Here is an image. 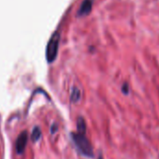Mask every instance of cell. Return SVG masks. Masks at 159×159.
I'll list each match as a JSON object with an SVG mask.
<instances>
[{"label":"cell","instance_id":"obj_4","mask_svg":"<svg viewBox=\"0 0 159 159\" xmlns=\"http://www.w3.org/2000/svg\"><path fill=\"white\" fill-rule=\"evenodd\" d=\"M93 4H94V0H84L83 3L81 4V6H80V9L77 12V15L79 17L88 15L92 11Z\"/></svg>","mask_w":159,"mask_h":159},{"label":"cell","instance_id":"obj_3","mask_svg":"<svg viewBox=\"0 0 159 159\" xmlns=\"http://www.w3.org/2000/svg\"><path fill=\"white\" fill-rule=\"evenodd\" d=\"M27 141H28V134L26 131H23L18 136L17 140H16V152L19 154H22L25 152Z\"/></svg>","mask_w":159,"mask_h":159},{"label":"cell","instance_id":"obj_8","mask_svg":"<svg viewBox=\"0 0 159 159\" xmlns=\"http://www.w3.org/2000/svg\"><path fill=\"white\" fill-rule=\"evenodd\" d=\"M122 91H123V93L125 94V95H128L129 94V85H128V84H124L123 85H122Z\"/></svg>","mask_w":159,"mask_h":159},{"label":"cell","instance_id":"obj_2","mask_svg":"<svg viewBox=\"0 0 159 159\" xmlns=\"http://www.w3.org/2000/svg\"><path fill=\"white\" fill-rule=\"evenodd\" d=\"M59 42H60V34L58 32H54L52 35L46 48V59L49 63H52L55 60L58 52Z\"/></svg>","mask_w":159,"mask_h":159},{"label":"cell","instance_id":"obj_7","mask_svg":"<svg viewBox=\"0 0 159 159\" xmlns=\"http://www.w3.org/2000/svg\"><path fill=\"white\" fill-rule=\"evenodd\" d=\"M41 137V130L39 126H36L34 127L33 131H32V134H31V139L33 141H38Z\"/></svg>","mask_w":159,"mask_h":159},{"label":"cell","instance_id":"obj_10","mask_svg":"<svg viewBox=\"0 0 159 159\" xmlns=\"http://www.w3.org/2000/svg\"><path fill=\"white\" fill-rule=\"evenodd\" d=\"M98 159H103V157H102V156H101V155H100V156H99V157H98Z\"/></svg>","mask_w":159,"mask_h":159},{"label":"cell","instance_id":"obj_9","mask_svg":"<svg viewBox=\"0 0 159 159\" xmlns=\"http://www.w3.org/2000/svg\"><path fill=\"white\" fill-rule=\"evenodd\" d=\"M57 125H55V124H53L52 125V127H51V133L52 134H54L56 131H57Z\"/></svg>","mask_w":159,"mask_h":159},{"label":"cell","instance_id":"obj_5","mask_svg":"<svg viewBox=\"0 0 159 159\" xmlns=\"http://www.w3.org/2000/svg\"><path fill=\"white\" fill-rule=\"evenodd\" d=\"M77 130H78V133L85 135L86 124H85V120L83 117H79L77 120Z\"/></svg>","mask_w":159,"mask_h":159},{"label":"cell","instance_id":"obj_6","mask_svg":"<svg viewBox=\"0 0 159 159\" xmlns=\"http://www.w3.org/2000/svg\"><path fill=\"white\" fill-rule=\"evenodd\" d=\"M81 97H82V93L80 91V89L76 86H74L72 88V92H71V96H70V99L72 102L76 103L78 102L80 99H81Z\"/></svg>","mask_w":159,"mask_h":159},{"label":"cell","instance_id":"obj_1","mask_svg":"<svg viewBox=\"0 0 159 159\" xmlns=\"http://www.w3.org/2000/svg\"><path fill=\"white\" fill-rule=\"evenodd\" d=\"M71 137H72V139H73L74 143L76 144L78 150L80 151V152H81L83 155H85L88 157H93V155H94L93 148H92L90 141L85 137V135L80 134V133H72Z\"/></svg>","mask_w":159,"mask_h":159}]
</instances>
